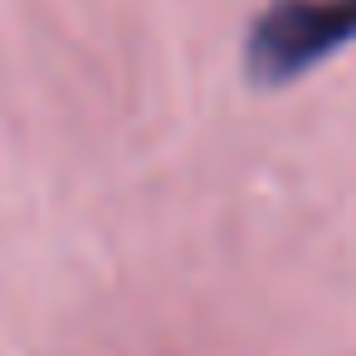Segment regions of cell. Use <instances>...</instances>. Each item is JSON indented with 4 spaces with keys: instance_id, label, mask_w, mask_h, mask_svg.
I'll return each instance as SVG.
<instances>
[{
    "instance_id": "1",
    "label": "cell",
    "mask_w": 356,
    "mask_h": 356,
    "mask_svg": "<svg viewBox=\"0 0 356 356\" xmlns=\"http://www.w3.org/2000/svg\"><path fill=\"white\" fill-rule=\"evenodd\" d=\"M346 44H356V0H268L249 25L244 69L259 88H283Z\"/></svg>"
}]
</instances>
